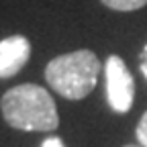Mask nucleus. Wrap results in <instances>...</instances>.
<instances>
[{"label":"nucleus","instance_id":"nucleus-4","mask_svg":"<svg viewBox=\"0 0 147 147\" xmlns=\"http://www.w3.org/2000/svg\"><path fill=\"white\" fill-rule=\"evenodd\" d=\"M31 57V43L23 35H12L0 41V78H12Z\"/></svg>","mask_w":147,"mask_h":147},{"label":"nucleus","instance_id":"nucleus-6","mask_svg":"<svg viewBox=\"0 0 147 147\" xmlns=\"http://www.w3.org/2000/svg\"><path fill=\"white\" fill-rule=\"evenodd\" d=\"M137 141H139V145L141 147H147V110L143 113V117H141V121H139V125H137Z\"/></svg>","mask_w":147,"mask_h":147},{"label":"nucleus","instance_id":"nucleus-2","mask_svg":"<svg viewBox=\"0 0 147 147\" xmlns=\"http://www.w3.org/2000/svg\"><path fill=\"white\" fill-rule=\"evenodd\" d=\"M100 61L94 51L78 49L53 57L45 67L47 84L67 100H82L96 88Z\"/></svg>","mask_w":147,"mask_h":147},{"label":"nucleus","instance_id":"nucleus-1","mask_svg":"<svg viewBox=\"0 0 147 147\" xmlns=\"http://www.w3.org/2000/svg\"><path fill=\"white\" fill-rule=\"evenodd\" d=\"M4 121L18 131H53L59 115L49 92L37 84H18L4 92L0 100Z\"/></svg>","mask_w":147,"mask_h":147},{"label":"nucleus","instance_id":"nucleus-8","mask_svg":"<svg viewBox=\"0 0 147 147\" xmlns=\"http://www.w3.org/2000/svg\"><path fill=\"white\" fill-rule=\"evenodd\" d=\"M139 67H141V74H143V76H145V80H147V45H145V47H143V51H141Z\"/></svg>","mask_w":147,"mask_h":147},{"label":"nucleus","instance_id":"nucleus-5","mask_svg":"<svg viewBox=\"0 0 147 147\" xmlns=\"http://www.w3.org/2000/svg\"><path fill=\"white\" fill-rule=\"evenodd\" d=\"M100 2L113 10H121V12H131V10H139L147 4V0H100Z\"/></svg>","mask_w":147,"mask_h":147},{"label":"nucleus","instance_id":"nucleus-9","mask_svg":"<svg viewBox=\"0 0 147 147\" xmlns=\"http://www.w3.org/2000/svg\"><path fill=\"white\" fill-rule=\"evenodd\" d=\"M125 147H141V145H125Z\"/></svg>","mask_w":147,"mask_h":147},{"label":"nucleus","instance_id":"nucleus-7","mask_svg":"<svg viewBox=\"0 0 147 147\" xmlns=\"http://www.w3.org/2000/svg\"><path fill=\"white\" fill-rule=\"evenodd\" d=\"M41 147H65V145H63V141H61L59 137H47V139L41 143Z\"/></svg>","mask_w":147,"mask_h":147},{"label":"nucleus","instance_id":"nucleus-3","mask_svg":"<svg viewBox=\"0 0 147 147\" xmlns=\"http://www.w3.org/2000/svg\"><path fill=\"white\" fill-rule=\"evenodd\" d=\"M106 100L115 113H129L135 100V80L119 55H110L104 63Z\"/></svg>","mask_w":147,"mask_h":147}]
</instances>
